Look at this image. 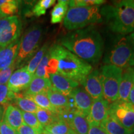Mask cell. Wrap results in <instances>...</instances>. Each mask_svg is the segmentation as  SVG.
<instances>
[{"mask_svg": "<svg viewBox=\"0 0 134 134\" xmlns=\"http://www.w3.org/2000/svg\"><path fill=\"white\" fill-rule=\"evenodd\" d=\"M60 43L90 64L98 63L103 56V39L93 26L67 34L61 38Z\"/></svg>", "mask_w": 134, "mask_h": 134, "instance_id": "1", "label": "cell"}, {"mask_svg": "<svg viewBox=\"0 0 134 134\" xmlns=\"http://www.w3.org/2000/svg\"><path fill=\"white\" fill-rule=\"evenodd\" d=\"M100 13L114 32L125 36L134 31V6L132 0L114 1L113 4L105 5L100 8Z\"/></svg>", "mask_w": 134, "mask_h": 134, "instance_id": "2", "label": "cell"}, {"mask_svg": "<svg viewBox=\"0 0 134 134\" xmlns=\"http://www.w3.org/2000/svg\"><path fill=\"white\" fill-rule=\"evenodd\" d=\"M50 56L58 60L57 73L81 84L93 71L91 65L73 54L59 44L48 48Z\"/></svg>", "mask_w": 134, "mask_h": 134, "instance_id": "3", "label": "cell"}, {"mask_svg": "<svg viewBox=\"0 0 134 134\" xmlns=\"http://www.w3.org/2000/svg\"><path fill=\"white\" fill-rule=\"evenodd\" d=\"M99 7L97 6L68 8L63 25L68 31H76L103 21Z\"/></svg>", "mask_w": 134, "mask_h": 134, "instance_id": "4", "label": "cell"}, {"mask_svg": "<svg viewBox=\"0 0 134 134\" xmlns=\"http://www.w3.org/2000/svg\"><path fill=\"white\" fill-rule=\"evenodd\" d=\"M123 70L113 65H104L100 68L99 77L103 90V98L112 103L118 100L119 88Z\"/></svg>", "mask_w": 134, "mask_h": 134, "instance_id": "5", "label": "cell"}, {"mask_svg": "<svg viewBox=\"0 0 134 134\" xmlns=\"http://www.w3.org/2000/svg\"><path fill=\"white\" fill-rule=\"evenodd\" d=\"M42 28L38 24H35L26 30L20 40L19 52L14 63L16 68L19 67L29 60L38 50Z\"/></svg>", "mask_w": 134, "mask_h": 134, "instance_id": "6", "label": "cell"}, {"mask_svg": "<svg viewBox=\"0 0 134 134\" xmlns=\"http://www.w3.org/2000/svg\"><path fill=\"white\" fill-rule=\"evenodd\" d=\"M133 54L129 36L122 37L116 42L104 61L105 65H113L124 70L131 66Z\"/></svg>", "mask_w": 134, "mask_h": 134, "instance_id": "7", "label": "cell"}, {"mask_svg": "<svg viewBox=\"0 0 134 134\" xmlns=\"http://www.w3.org/2000/svg\"><path fill=\"white\" fill-rule=\"evenodd\" d=\"M109 115L122 127L133 132L134 106L128 102L117 100L109 105Z\"/></svg>", "mask_w": 134, "mask_h": 134, "instance_id": "8", "label": "cell"}, {"mask_svg": "<svg viewBox=\"0 0 134 134\" xmlns=\"http://www.w3.org/2000/svg\"><path fill=\"white\" fill-rule=\"evenodd\" d=\"M22 24L18 16L0 18V48L19 39Z\"/></svg>", "mask_w": 134, "mask_h": 134, "instance_id": "9", "label": "cell"}, {"mask_svg": "<svg viewBox=\"0 0 134 134\" xmlns=\"http://www.w3.org/2000/svg\"><path fill=\"white\" fill-rule=\"evenodd\" d=\"M62 119L68 124L71 130L78 134H88L90 124L86 116L76 109H70L58 114Z\"/></svg>", "mask_w": 134, "mask_h": 134, "instance_id": "10", "label": "cell"}, {"mask_svg": "<svg viewBox=\"0 0 134 134\" xmlns=\"http://www.w3.org/2000/svg\"><path fill=\"white\" fill-rule=\"evenodd\" d=\"M34 75L29 73L27 66H23L13 72L7 83L8 88L14 93L25 91L28 88Z\"/></svg>", "mask_w": 134, "mask_h": 134, "instance_id": "11", "label": "cell"}, {"mask_svg": "<svg viewBox=\"0 0 134 134\" xmlns=\"http://www.w3.org/2000/svg\"><path fill=\"white\" fill-rule=\"evenodd\" d=\"M83 89L93 100L103 98V90L99 77V71L93 70L81 83Z\"/></svg>", "mask_w": 134, "mask_h": 134, "instance_id": "12", "label": "cell"}, {"mask_svg": "<svg viewBox=\"0 0 134 134\" xmlns=\"http://www.w3.org/2000/svg\"><path fill=\"white\" fill-rule=\"evenodd\" d=\"M109 104L104 99L93 100L87 120L90 125H100L109 115Z\"/></svg>", "mask_w": 134, "mask_h": 134, "instance_id": "13", "label": "cell"}, {"mask_svg": "<svg viewBox=\"0 0 134 134\" xmlns=\"http://www.w3.org/2000/svg\"><path fill=\"white\" fill-rule=\"evenodd\" d=\"M51 104L56 109L57 113L70 109H76L74 100L71 96H66L51 87L47 93Z\"/></svg>", "mask_w": 134, "mask_h": 134, "instance_id": "14", "label": "cell"}, {"mask_svg": "<svg viewBox=\"0 0 134 134\" xmlns=\"http://www.w3.org/2000/svg\"><path fill=\"white\" fill-rule=\"evenodd\" d=\"M70 96L74 100L75 109L85 116H88L93 100L86 91L83 88L78 86L72 90Z\"/></svg>", "mask_w": 134, "mask_h": 134, "instance_id": "15", "label": "cell"}, {"mask_svg": "<svg viewBox=\"0 0 134 134\" xmlns=\"http://www.w3.org/2000/svg\"><path fill=\"white\" fill-rule=\"evenodd\" d=\"M49 80L52 88L66 96H69L72 90L79 86L78 82L58 73L50 75Z\"/></svg>", "mask_w": 134, "mask_h": 134, "instance_id": "16", "label": "cell"}, {"mask_svg": "<svg viewBox=\"0 0 134 134\" xmlns=\"http://www.w3.org/2000/svg\"><path fill=\"white\" fill-rule=\"evenodd\" d=\"M134 85V66L123 70L119 88L118 100L127 102L129 93Z\"/></svg>", "mask_w": 134, "mask_h": 134, "instance_id": "17", "label": "cell"}, {"mask_svg": "<svg viewBox=\"0 0 134 134\" xmlns=\"http://www.w3.org/2000/svg\"><path fill=\"white\" fill-rule=\"evenodd\" d=\"M20 40L18 39L0 49V71L12 65L19 52Z\"/></svg>", "mask_w": 134, "mask_h": 134, "instance_id": "18", "label": "cell"}, {"mask_svg": "<svg viewBox=\"0 0 134 134\" xmlns=\"http://www.w3.org/2000/svg\"><path fill=\"white\" fill-rule=\"evenodd\" d=\"M4 119L6 123L15 130L24 124L22 110L13 104L8 105L5 110Z\"/></svg>", "mask_w": 134, "mask_h": 134, "instance_id": "19", "label": "cell"}, {"mask_svg": "<svg viewBox=\"0 0 134 134\" xmlns=\"http://www.w3.org/2000/svg\"><path fill=\"white\" fill-rule=\"evenodd\" d=\"M52 87L49 79L34 76L32 80L23 94L31 95L47 93Z\"/></svg>", "mask_w": 134, "mask_h": 134, "instance_id": "20", "label": "cell"}, {"mask_svg": "<svg viewBox=\"0 0 134 134\" xmlns=\"http://www.w3.org/2000/svg\"><path fill=\"white\" fill-rule=\"evenodd\" d=\"M100 126L107 134H133V132L122 127L109 115L100 124Z\"/></svg>", "mask_w": 134, "mask_h": 134, "instance_id": "21", "label": "cell"}, {"mask_svg": "<svg viewBox=\"0 0 134 134\" xmlns=\"http://www.w3.org/2000/svg\"><path fill=\"white\" fill-rule=\"evenodd\" d=\"M68 1L59 0L51 12V23L58 24L64 19L68 9Z\"/></svg>", "mask_w": 134, "mask_h": 134, "instance_id": "22", "label": "cell"}, {"mask_svg": "<svg viewBox=\"0 0 134 134\" xmlns=\"http://www.w3.org/2000/svg\"><path fill=\"white\" fill-rule=\"evenodd\" d=\"M13 102L16 103V104L18 105V108L21 109L22 111L26 112V113L36 114L40 108L33 100L26 98L19 93H16V97Z\"/></svg>", "mask_w": 134, "mask_h": 134, "instance_id": "23", "label": "cell"}, {"mask_svg": "<svg viewBox=\"0 0 134 134\" xmlns=\"http://www.w3.org/2000/svg\"><path fill=\"white\" fill-rule=\"evenodd\" d=\"M38 121L42 126L46 127L60 119L58 113H53L50 110L39 108L35 114Z\"/></svg>", "mask_w": 134, "mask_h": 134, "instance_id": "24", "label": "cell"}, {"mask_svg": "<svg viewBox=\"0 0 134 134\" xmlns=\"http://www.w3.org/2000/svg\"><path fill=\"white\" fill-rule=\"evenodd\" d=\"M23 96L33 100L40 108L50 110V111L53 112V113H57L56 109L50 103L47 95V93H41L31 95L23 94Z\"/></svg>", "mask_w": 134, "mask_h": 134, "instance_id": "25", "label": "cell"}, {"mask_svg": "<svg viewBox=\"0 0 134 134\" xmlns=\"http://www.w3.org/2000/svg\"><path fill=\"white\" fill-rule=\"evenodd\" d=\"M20 1L16 0H0V18L9 17L18 11Z\"/></svg>", "mask_w": 134, "mask_h": 134, "instance_id": "26", "label": "cell"}, {"mask_svg": "<svg viewBox=\"0 0 134 134\" xmlns=\"http://www.w3.org/2000/svg\"><path fill=\"white\" fill-rule=\"evenodd\" d=\"M44 129L47 131L53 134H70L73 132L68 124L61 118Z\"/></svg>", "mask_w": 134, "mask_h": 134, "instance_id": "27", "label": "cell"}, {"mask_svg": "<svg viewBox=\"0 0 134 134\" xmlns=\"http://www.w3.org/2000/svg\"><path fill=\"white\" fill-rule=\"evenodd\" d=\"M48 43H45L39 50L37 52L34 56L29 60V63L27 65V68L29 71V73L34 75L35 72L36 71L37 68L38 64H39L41 61L43 57L46 54L47 51L48 50Z\"/></svg>", "mask_w": 134, "mask_h": 134, "instance_id": "28", "label": "cell"}, {"mask_svg": "<svg viewBox=\"0 0 134 134\" xmlns=\"http://www.w3.org/2000/svg\"><path fill=\"white\" fill-rule=\"evenodd\" d=\"M22 115L25 124L37 130L40 134L42 133L45 129L41 124L35 114L22 111Z\"/></svg>", "mask_w": 134, "mask_h": 134, "instance_id": "29", "label": "cell"}, {"mask_svg": "<svg viewBox=\"0 0 134 134\" xmlns=\"http://www.w3.org/2000/svg\"><path fill=\"white\" fill-rule=\"evenodd\" d=\"M16 93L10 91L7 85H0V105L8 106L13 102Z\"/></svg>", "mask_w": 134, "mask_h": 134, "instance_id": "30", "label": "cell"}, {"mask_svg": "<svg viewBox=\"0 0 134 134\" xmlns=\"http://www.w3.org/2000/svg\"><path fill=\"white\" fill-rule=\"evenodd\" d=\"M55 0H41L34 6L31 15L39 17L46 14L47 9L55 4Z\"/></svg>", "mask_w": 134, "mask_h": 134, "instance_id": "31", "label": "cell"}, {"mask_svg": "<svg viewBox=\"0 0 134 134\" xmlns=\"http://www.w3.org/2000/svg\"><path fill=\"white\" fill-rule=\"evenodd\" d=\"M49 58L50 53L48 50L46 53V54L44 55V56L43 57L41 62L38 64L37 68L36 69V71L34 73V76L49 79L50 75L47 72V66Z\"/></svg>", "mask_w": 134, "mask_h": 134, "instance_id": "32", "label": "cell"}, {"mask_svg": "<svg viewBox=\"0 0 134 134\" xmlns=\"http://www.w3.org/2000/svg\"><path fill=\"white\" fill-rule=\"evenodd\" d=\"M105 2L104 0H72L68 1V6L71 7H85V6H99Z\"/></svg>", "mask_w": 134, "mask_h": 134, "instance_id": "33", "label": "cell"}, {"mask_svg": "<svg viewBox=\"0 0 134 134\" xmlns=\"http://www.w3.org/2000/svg\"><path fill=\"white\" fill-rule=\"evenodd\" d=\"M16 68V65L14 62L7 68L0 71V85H6L8 80L12 75L13 71Z\"/></svg>", "mask_w": 134, "mask_h": 134, "instance_id": "34", "label": "cell"}, {"mask_svg": "<svg viewBox=\"0 0 134 134\" xmlns=\"http://www.w3.org/2000/svg\"><path fill=\"white\" fill-rule=\"evenodd\" d=\"M58 65V60L55 57L50 56L47 66V72L48 74L50 75L52 74H55V73H57Z\"/></svg>", "mask_w": 134, "mask_h": 134, "instance_id": "35", "label": "cell"}, {"mask_svg": "<svg viewBox=\"0 0 134 134\" xmlns=\"http://www.w3.org/2000/svg\"><path fill=\"white\" fill-rule=\"evenodd\" d=\"M0 134H18L16 130L6 123L4 118L0 123Z\"/></svg>", "mask_w": 134, "mask_h": 134, "instance_id": "36", "label": "cell"}, {"mask_svg": "<svg viewBox=\"0 0 134 134\" xmlns=\"http://www.w3.org/2000/svg\"><path fill=\"white\" fill-rule=\"evenodd\" d=\"M16 132L18 134H40L37 130L25 124L19 127Z\"/></svg>", "mask_w": 134, "mask_h": 134, "instance_id": "37", "label": "cell"}, {"mask_svg": "<svg viewBox=\"0 0 134 134\" xmlns=\"http://www.w3.org/2000/svg\"><path fill=\"white\" fill-rule=\"evenodd\" d=\"M88 134H107L100 125H90Z\"/></svg>", "mask_w": 134, "mask_h": 134, "instance_id": "38", "label": "cell"}, {"mask_svg": "<svg viewBox=\"0 0 134 134\" xmlns=\"http://www.w3.org/2000/svg\"><path fill=\"white\" fill-rule=\"evenodd\" d=\"M127 102L131 104L132 105H133L134 106V85L133 87H132L131 91L130 92L129 95Z\"/></svg>", "mask_w": 134, "mask_h": 134, "instance_id": "39", "label": "cell"}, {"mask_svg": "<svg viewBox=\"0 0 134 134\" xmlns=\"http://www.w3.org/2000/svg\"><path fill=\"white\" fill-rule=\"evenodd\" d=\"M129 37H130V41H131L132 47H133V58H132L131 66H134V31L132 34H130V35H129Z\"/></svg>", "mask_w": 134, "mask_h": 134, "instance_id": "40", "label": "cell"}, {"mask_svg": "<svg viewBox=\"0 0 134 134\" xmlns=\"http://www.w3.org/2000/svg\"><path fill=\"white\" fill-rule=\"evenodd\" d=\"M42 134H53V133H50V132H48V131H47V130H43V132H42Z\"/></svg>", "mask_w": 134, "mask_h": 134, "instance_id": "41", "label": "cell"}, {"mask_svg": "<svg viewBox=\"0 0 134 134\" xmlns=\"http://www.w3.org/2000/svg\"><path fill=\"white\" fill-rule=\"evenodd\" d=\"M70 134H78V133H75V132H72Z\"/></svg>", "mask_w": 134, "mask_h": 134, "instance_id": "42", "label": "cell"}, {"mask_svg": "<svg viewBox=\"0 0 134 134\" xmlns=\"http://www.w3.org/2000/svg\"><path fill=\"white\" fill-rule=\"evenodd\" d=\"M132 3H133V6H134V1H133V0H132Z\"/></svg>", "mask_w": 134, "mask_h": 134, "instance_id": "43", "label": "cell"}, {"mask_svg": "<svg viewBox=\"0 0 134 134\" xmlns=\"http://www.w3.org/2000/svg\"><path fill=\"white\" fill-rule=\"evenodd\" d=\"M1 121H2V120H0V123H1Z\"/></svg>", "mask_w": 134, "mask_h": 134, "instance_id": "44", "label": "cell"}, {"mask_svg": "<svg viewBox=\"0 0 134 134\" xmlns=\"http://www.w3.org/2000/svg\"><path fill=\"white\" fill-rule=\"evenodd\" d=\"M0 49H1V48H0Z\"/></svg>", "mask_w": 134, "mask_h": 134, "instance_id": "45", "label": "cell"}]
</instances>
